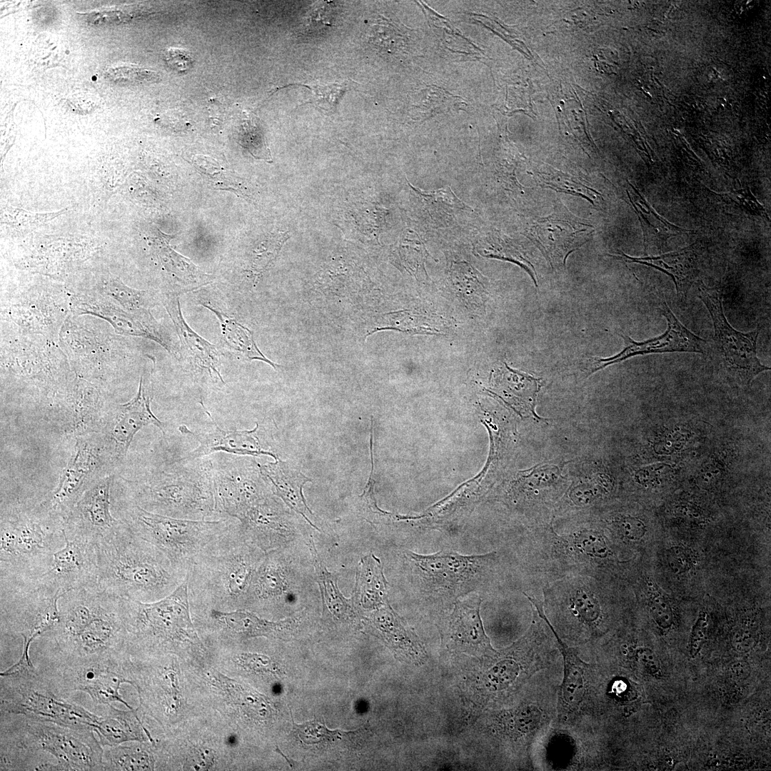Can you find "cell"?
<instances>
[{
    "instance_id": "cell-38",
    "label": "cell",
    "mask_w": 771,
    "mask_h": 771,
    "mask_svg": "<svg viewBox=\"0 0 771 771\" xmlns=\"http://www.w3.org/2000/svg\"><path fill=\"white\" fill-rule=\"evenodd\" d=\"M291 86H300L310 91L311 97L301 105L312 104L319 110L326 114H332L336 112L338 104L344 94L350 89L348 81L341 84L333 83L328 85H307L302 84H291L284 87Z\"/></svg>"
},
{
    "instance_id": "cell-30",
    "label": "cell",
    "mask_w": 771,
    "mask_h": 771,
    "mask_svg": "<svg viewBox=\"0 0 771 771\" xmlns=\"http://www.w3.org/2000/svg\"><path fill=\"white\" fill-rule=\"evenodd\" d=\"M288 466L280 460L274 463H269L261 468L263 475L269 479L275 489V493L280 497L291 509L301 514L311 525L317 528L307 518V513L312 514L306 504L302 493L303 485L307 481L302 475L296 480L294 475H290Z\"/></svg>"
},
{
    "instance_id": "cell-44",
    "label": "cell",
    "mask_w": 771,
    "mask_h": 771,
    "mask_svg": "<svg viewBox=\"0 0 771 771\" xmlns=\"http://www.w3.org/2000/svg\"><path fill=\"white\" fill-rule=\"evenodd\" d=\"M576 548L586 555L604 558L610 553V549L603 537L597 532L584 530L574 538Z\"/></svg>"
},
{
    "instance_id": "cell-55",
    "label": "cell",
    "mask_w": 771,
    "mask_h": 771,
    "mask_svg": "<svg viewBox=\"0 0 771 771\" xmlns=\"http://www.w3.org/2000/svg\"><path fill=\"white\" fill-rule=\"evenodd\" d=\"M636 657L643 667L652 675L660 673V665L655 654L647 647H640L636 651Z\"/></svg>"
},
{
    "instance_id": "cell-42",
    "label": "cell",
    "mask_w": 771,
    "mask_h": 771,
    "mask_svg": "<svg viewBox=\"0 0 771 771\" xmlns=\"http://www.w3.org/2000/svg\"><path fill=\"white\" fill-rule=\"evenodd\" d=\"M647 597L648 610L655 623L664 630L671 628L674 623V613L666 596L652 583Z\"/></svg>"
},
{
    "instance_id": "cell-25",
    "label": "cell",
    "mask_w": 771,
    "mask_h": 771,
    "mask_svg": "<svg viewBox=\"0 0 771 771\" xmlns=\"http://www.w3.org/2000/svg\"><path fill=\"white\" fill-rule=\"evenodd\" d=\"M481 600H457L450 616L449 634L460 649L470 653L494 652L485 635L480 615Z\"/></svg>"
},
{
    "instance_id": "cell-39",
    "label": "cell",
    "mask_w": 771,
    "mask_h": 771,
    "mask_svg": "<svg viewBox=\"0 0 771 771\" xmlns=\"http://www.w3.org/2000/svg\"><path fill=\"white\" fill-rule=\"evenodd\" d=\"M105 76L109 81L121 85L156 82L161 77L154 71L133 65L109 67L105 72Z\"/></svg>"
},
{
    "instance_id": "cell-2",
    "label": "cell",
    "mask_w": 771,
    "mask_h": 771,
    "mask_svg": "<svg viewBox=\"0 0 771 771\" xmlns=\"http://www.w3.org/2000/svg\"><path fill=\"white\" fill-rule=\"evenodd\" d=\"M2 770H40L41 756L55 770H104V750L91 728H76L24 715L1 713Z\"/></svg>"
},
{
    "instance_id": "cell-56",
    "label": "cell",
    "mask_w": 771,
    "mask_h": 771,
    "mask_svg": "<svg viewBox=\"0 0 771 771\" xmlns=\"http://www.w3.org/2000/svg\"><path fill=\"white\" fill-rule=\"evenodd\" d=\"M551 180L554 179L551 178ZM549 184L555 186L556 188H560V190L569 191L572 193H575L577 195L580 196V193H583V186H585L579 183H576L573 178H568L567 176H561L560 181H549Z\"/></svg>"
},
{
    "instance_id": "cell-51",
    "label": "cell",
    "mask_w": 771,
    "mask_h": 771,
    "mask_svg": "<svg viewBox=\"0 0 771 771\" xmlns=\"http://www.w3.org/2000/svg\"><path fill=\"white\" fill-rule=\"evenodd\" d=\"M707 629V614L705 611H701L698 615L690 633L689 652L691 657H695L701 650L706 640Z\"/></svg>"
},
{
    "instance_id": "cell-18",
    "label": "cell",
    "mask_w": 771,
    "mask_h": 771,
    "mask_svg": "<svg viewBox=\"0 0 771 771\" xmlns=\"http://www.w3.org/2000/svg\"><path fill=\"white\" fill-rule=\"evenodd\" d=\"M143 375L140 377L136 395L127 403L109 407L101 433L118 460L121 463L136 433L143 427L152 424L165 434L164 425L152 412L151 389Z\"/></svg>"
},
{
    "instance_id": "cell-45",
    "label": "cell",
    "mask_w": 771,
    "mask_h": 771,
    "mask_svg": "<svg viewBox=\"0 0 771 771\" xmlns=\"http://www.w3.org/2000/svg\"><path fill=\"white\" fill-rule=\"evenodd\" d=\"M293 725L299 737L306 744H316L331 740V738L340 737L349 733L338 730H330L316 721L306 722L301 725L296 724L293 721Z\"/></svg>"
},
{
    "instance_id": "cell-29",
    "label": "cell",
    "mask_w": 771,
    "mask_h": 771,
    "mask_svg": "<svg viewBox=\"0 0 771 771\" xmlns=\"http://www.w3.org/2000/svg\"><path fill=\"white\" fill-rule=\"evenodd\" d=\"M203 307L211 311L218 318L222 338L228 348L245 360H258L271 365L273 368L276 364L267 358L258 349L253 332L241 324L233 318L218 310L209 304L201 303Z\"/></svg>"
},
{
    "instance_id": "cell-8",
    "label": "cell",
    "mask_w": 771,
    "mask_h": 771,
    "mask_svg": "<svg viewBox=\"0 0 771 771\" xmlns=\"http://www.w3.org/2000/svg\"><path fill=\"white\" fill-rule=\"evenodd\" d=\"M119 518L137 536L153 544L176 564L188 570L196 555L238 519H181L149 512L123 500L114 507Z\"/></svg>"
},
{
    "instance_id": "cell-41",
    "label": "cell",
    "mask_w": 771,
    "mask_h": 771,
    "mask_svg": "<svg viewBox=\"0 0 771 771\" xmlns=\"http://www.w3.org/2000/svg\"><path fill=\"white\" fill-rule=\"evenodd\" d=\"M413 189L423 198V201L430 208L433 209L435 208V209H438L436 212L439 211L440 208L447 213L462 211L468 208L448 186L432 191H420L415 188Z\"/></svg>"
},
{
    "instance_id": "cell-23",
    "label": "cell",
    "mask_w": 771,
    "mask_h": 771,
    "mask_svg": "<svg viewBox=\"0 0 771 771\" xmlns=\"http://www.w3.org/2000/svg\"><path fill=\"white\" fill-rule=\"evenodd\" d=\"M163 305L176 328L180 341L193 366L211 379L225 385L221 373V358L216 346L199 336L186 322L178 295H167Z\"/></svg>"
},
{
    "instance_id": "cell-54",
    "label": "cell",
    "mask_w": 771,
    "mask_h": 771,
    "mask_svg": "<svg viewBox=\"0 0 771 771\" xmlns=\"http://www.w3.org/2000/svg\"><path fill=\"white\" fill-rule=\"evenodd\" d=\"M540 721V712L535 707H525L517 713L515 722L518 730L528 732L535 729Z\"/></svg>"
},
{
    "instance_id": "cell-49",
    "label": "cell",
    "mask_w": 771,
    "mask_h": 771,
    "mask_svg": "<svg viewBox=\"0 0 771 771\" xmlns=\"http://www.w3.org/2000/svg\"><path fill=\"white\" fill-rule=\"evenodd\" d=\"M613 525L621 537L631 541L640 540L647 531L644 522L631 515L617 517L613 520Z\"/></svg>"
},
{
    "instance_id": "cell-33",
    "label": "cell",
    "mask_w": 771,
    "mask_h": 771,
    "mask_svg": "<svg viewBox=\"0 0 771 771\" xmlns=\"http://www.w3.org/2000/svg\"><path fill=\"white\" fill-rule=\"evenodd\" d=\"M314 568L323 608L338 619H347L353 615L352 601L346 598L340 592L337 578L329 573L318 556L314 543L311 541Z\"/></svg>"
},
{
    "instance_id": "cell-16",
    "label": "cell",
    "mask_w": 771,
    "mask_h": 771,
    "mask_svg": "<svg viewBox=\"0 0 771 771\" xmlns=\"http://www.w3.org/2000/svg\"><path fill=\"white\" fill-rule=\"evenodd\" d=\"M65 544L56 551L49 570L29 586H39L59 595L97 583V551L93 541L64 534Z\"/></svg>"
},
{
    "instance_id": "cell-7",
    "label": "cell",
    "mask_w": 771,
    "mask_h": 771,
    "mask_svg": "<svg viewBox=\"0 0 771 771\" xmlns=\"http://www.w3.org/2000/svg\"><path fill=\"white\" fill-rule=\"evenodd\" d=\"M0 676L1 713L76 728L97 727L101 716L58 693L34 665L16 662Z\"/></svg>"
},
{
    "instance_id": "cell-14",
    "label": "cell",
    "mask_w": 771,
    "mask_h": 771,
    "mask_svg": "<svg viewBox=\"0 0 771 771\" xmlns=\"http://www.w3.org/2000/svg\"><path fill=\"white\" fill-rule=\"evenodd\" d=\"M119 597L106 594L95 615L74 636L52 645L54 661L125 655Z\"/></svg>"
},
{
    "instance_id": "cell-28",
    "label": "cell",
    "mask_w": 771,
    "mask_h": 771,
    "mask_svg": "<svg viewBox=\"0 0 771 771\" xmlns=\"http://www.w3.org/2000/svg\"><path fill=\"white\" fill-rule=\"evenodd\" d=\"M353 598L367 609L388 603V583L381 560L373 553L363 557L359 563Z\"/></svg>"
},
{
    "instance_id": "cell-10",
    "label": "cell",
    "mask_w": 771,
    "mask_h": 771,
    "mask_svg": "<svg viewBox=\"0 0 771 771\" xmlns=\"http://www.w3.org/2000/svg\"><path fill=\"white\" fill-rule=\"evenodd\" d=\"M125 658L122 655L65 662L53 660L45 671L39 672L64 697L81 691L87 693L96 705L119 702L132 709L119 693L121 683L134 685L126 672Z\"/></svg>"
},
{
    "instance_id": "cell-48",
    "label": "cell",
    "mask_w": 771,
    "mask_h": 771,
    "mask_svg": "<svg viewBox=\"0 0 771 771\" xmlns=\"http://www.w3.org/2000/svg\"><path fill=\"white\" fill-rule=\"evenodd\" d=\"M673 474V468L668 464H652L636 470L635 478L644 487L654 488L659 486L665 479Z\"/></svg>"
},
{
    "instance_id": "cell-3",
    "label": "cell",
    "mask_w": 771,
    "mask_h": 771,
    "mask_svg": "<svg viewBox=\"0 0 771 771\" xmlns=\"http://www.w3.org/2000/svg\"><path fill=\"white\" fill-rule=\"evenodd\" d=\"M243 535L240 521L210 541L187 574L191 609L233 611L246 605L254 575L264 558Z\"/></svg>"
},
{
    "instance_id": "cell-36",
    "label": "cell",
    "mask_w": 771,
    "mask_h": 771,
    "mask_svg": "<svg viewBox=\"0 0 771 771\" xmlns=\"http://www.w3.org/2000/svg\"><path fill=\"white\" fill-rule=\"evenodd\" d=\"M193 163L201 175L215 188L232 190L247 199L252 198L250 190L239 178L220 167L218 163L211 158L198 156L194 158Z\"/></svg>"
},
{
    "instance_id": "cell-6",
    "label": "cell",
    "mask_w": 771,
    "mask_h": 771,
    "mask_svg": "<svg viewBox=\"0 0 771 771\" xmlns=\"http://www.w3.org/2000/svg\"><path fill=\"white\" fill-rule=\"evenodd\" d=\"M126 651L156 650L169 645L201 646L191 618L188 582L155 602L119 598Z\"/></svg>"
},
{
    "instance_id": "cell-9",
    "label": "cell",
    "mask_w": 771,
    "mask_h": 771,
    "mask_svg": "<svg viewBox=\"0 0 771 771\" xmlns=\"http://www.w3.org/2000/svg\"><path fill=\"white\" fill-rule=\"evenodd\" d=\"M74 450L55 489L36 504L42 512L65 522L84 493L121 463L101 433L75 438Z\"/></svg>"
},
{
    "instance_id": "cell-12",
    "label": "cell",
    "mask_w": 771,
    "mask_h": 771,
    "mask_svg": "<svg viewBox=\"0 0 771 771\" xmlns=\"http://www.w3.org/2000/svg\"><path fill=\"white\" fill-rule=\"evenodd\" d=\"M698 292L713 323L712 354L729 380L745 386L760 373L770 370L757 358L759 328L747 333L735 330L725 316L721 293L703 284L698 286Z\"/></svg>"
},
{
    "instance_id": "cell-11",
    "label": "cell",
    "mask_w": 771,
    "mask_h": 771,
    "mask_svg": "<svg viewBox=\"0 0 771 771\" xmlns=\"http://www.w3.org/2000/svg\"><path fill=\"white\" fill-rule=\"evenodd\" d=\"M405 554L423 594L456 600L482 582L494 556L462 555L449 550L426 555L410 551Z\"/></svg>"
},
{
    "instance_id": "cell-52",
    "label": "cell",
    "mask_w": 771,
    "mask_h": 771,
    "mask_svg": "<svg viewBox=\"0 0 771 771\" xmlns=\"http://www.w3.org/2000/svg\"><path fill=\"white\" fill-rule=\"evenodd\" d=\"M164 59L172 69L178 73H185L192 66V57L189 52L183 49L169 48L165 51Z\"/></svg>"
},
{
    "instance_id": "cell-53",
    "label": "cell",
    "mask_w": 771,
    "mask_h": 771,
    "mask_svg": "<svg viewBox=\"0 0 771 771\" xmlns=\"http://www.w3.org/2000/svg\"><path fill=\"white\" fill-rule=\"evenodd\" d=\"M755 642V638L752 630L745 625L737 628L732 633V645L738 652H748L752 648Z\"/></svg>"
},
{
    "instance_id": "cell-43",
    "label": "cell",
    "mask_w": 771,
    "mask_h": 771,
    "mask_svg": "<svg viewBox=\"0 0 771 771\" xmlns=\"http://www.w3.org/2000/svg\"><path fill=\"white\" fill-rule=\"evenodd\" d=\"M336 4L333 1H322L309 16L306 26V33L319 35L330 29L334 23Z\"/></svg>"
},
{
    "instance_id": "cell-37",
    "label": "cell",
    "mask_w": 771,
    "mask_h": 771,
    "mask_svg": "<svg viewBox=\"0 0 771 771\" xmlns=\"http://www.w3.org/2000/svg\"><path fill=\"white\" fill-rule=\"evenodd\" d=\"M287 232L277 231L268 234L253 249L251 256L250 272L259 276L273 263L282 246L288 240Z\"/></svg>"
},
{
    "instance_id": "cell-50",
    "label": "cell",
    "mask_w": 771,
    "mask_h": 771,
    "mask_svg": "<svg viewBox=\"0 0 771 771\" xmlns=\"http://www.w3.org/2000/svg\"><path fill=\"white\" fill-rule=\"evenodd\" d=\"M680 431H671L659 436L653 443V449L658 455H671L686 445L687 435Z\"/></svg>"
},
{
    "instance_id": "cell-40",
    "label": "cell",
    "mask_w": 771,
    "mask_h": 771,
    "mask_svg": "<svg viewBox=\"0 0 771 771\" xmlns=\"http://www.w3.org/2000/svg\"><path fill=\"white\" fill-rule=\"evenodd\" d=\"M572 612L581 621L587 624L595 623L600 616V608L596 598L590 591L581 588L570 597Z\"/></svg>"
},
{
    "instance_id": "cell-21",
    "label": "cell",
    "mask_w": 771,
    "mask_h": 771,
    "mask_svg": "<svg viewBox=\"0 0 771 771\" xmlns=\"http://www.w3.org/2000/svg\"><path fill=\"white\" fill-rule=\"evenodd\" d=\"M74 306L77 313H89L106 319L120 334L148 338L171 353L170 344L160 333L157 323L151 313L138 314L130 312L112 301L111 302L106 297V298H78L74 302Z\"/></svg>"
},
{
    "instance_id": "cell-32",
    "label": "cell",
    "mask_w": 771,
    "mask_h": 771,
    "mask_svg": "<svg viewBox=\"0 0 771 771\" xmlns=\"http://www.w3.org/2000/svg\"><path fill=\"white\" fill-rule=\"evenodd\" d=\"M104 770H153L156 757L153 748L141 745L123 744L109 747L104 751Z\"/></svg>"
},
{
    "instance_id": "cell-26",
    "label": "cell",
    "mask_w": 771,
    "mask_h": 771,
    "mask_svg": "<svg viewBox=\"0 0 771 771\" xmlns=\"http://www.w3.org/2000/svg\"><path fill=\"white\" fill-rule=\"evenodd\" d=\"M209 615L224 632L240 638L258 636L285 638L293 626L291 619L270 622L243 609L233 611L211 610Z\"/></svg>"
},
{
    "instance_id": "cell-15",
    "label": "cell",
    "mask_w": 771,
    "mask_h": 771,
    "mask_svg": "<svg viewBox=\"0 0 771 771\" xmlns=\"http://www.w3.org/2000/svg\"><path fill=\"white\" fill-rule=\"evenodd\" d=\"M211 478L216 508L222 517L240 520L266 497L256 471L240 458L231 455L211 460Z\"/></svg>"
},
{
    "instance_id": "cell-13",
    "label": "cell",
    "mask_w": 771,
    "mask_h": 771,
    "mask_svg": "<svg viewBox=\"0 0 771 771\" xmlns=\"http://www.w3.org/2000/svg\"><path fill=\"white\" fill-rule=\"evenodd\" d=\"M61 595L39 586L1 587V635L17 633L23 638L19 661L32 664V641L50 631L59 621Z\"/></svg>"
},
{
    "instance_id": "cell-27",
    "label": "cell",
    "mask_w": 771,
    "mask_h": 771,
    "mask_svg": "<svg viewBox=\"0 0 771 771\" xmlns=\"http://www.w3.org/2000/svg\"><path fill=\"white\" fill-rule=\"evenodd\" d=\"M105 710L94 729L102 746H116L130 741L154 742L138 716V709L122 711L105 705Z\"/></svg>"
},
{
    "instance_id": "cell-57",
    "label": "cell",
    "mask_w": 771,
    "mask_h": 771,
    "mask_svg": "<svg viewBox=\"0 0 771 771\" xmlns=\"http://www.w3.org/2000/svg\"><path fill=\"white\" fill-rule=\"evenodd\" d=\"M730 673L737 680H745L750 673V667L746 662L737 661L731 665Z\"/></svg>"
},
{
    "instance_id": "cell-35",
    "label": "cell",
    "mask_w": 771,
    "mask_h": 771,
    "mask_svg": "<svg viewBox=\"0 0 771 771\" xmlns=\"http://www.w3.org/2000/svg\"><path fill=\"white\" fill-rule=\"evenodd\" d=\"M103 292L120 307L134 313L148 314L154 306L153 295L126 286L119 280H111L102 285Z\"/></svg>"
},
{
    "instance_id": "cell-19",
    "label": "cell",
    "mask_w": 771,
    "mask_h": 771,
    "mask_svg": "<svg viewBox=\"0 0 771 771\" xmlns=\"http://www.w3.org/2000/svg\"><path fill=\"white\" fill-rule=\"evenodd\" d=\"M114 474L106 475L94 483L82 495L66 517V535L97 541L112 533L121 523L111 513V485Z\"/></svg>"
},
{
    "instance_id": "cell-17",
    "label": "cell",
    "mask_w": 771,
    "mask_h": 771,
    "mask_svg": "<svg viewBox=\"0 0 771 771\" xmlns=\"http://www.w3.org/2000/svg\"><path fill=\"white\" fill-rule=\"evenodd\" d=\"M660 311L667 323V329L662 335L639 342L633 340L627 335L620 334L624 341L623 349L618 354L608 358L590 357L587 367L588 376L608 366L638 356L675 352L702 354L707 353L706 341L683 326L665 301L662 304Z\"/></svg>"
},
{
    "instance_id": "cell-20",
    "label": "cell",
    "mask_w": 771,
    "mask_h": 771,
    "mask_svg": "<svg viewBox=\"0 0 771 771\" xmlns=\"http://www.w3.org/2000/svg\"><path fill=\"white\" fill-rule=\"evenodd\" d=\"M109 408L93 385L79 380L62 404L58 421L61 430L74 438L99 433Z\"/></svg>"
},
{
    "instance_id": "cell-5",
    "label": "cell",
    "mask_w": 771,
    "mask_h": 771,
    "mask_svg": "<svg viewBox=\"0 0 771 771\" xmlns=\"http://www.w3.org/2000/svg\"><path fill=\"white\" fill-rule=\"evenodd\" d=\"M64 525L36 505L1 510V585L27 586L47 572L65 544Z\"/></svg>"
},
{
    "instance_id": "cell-47",
    "label": "cell",
    "mask_w": 771,
    "mask_h": 771,
    "mask_svg": "<svg viewBox=\"0 0 771 771\" xmlns=\"http://www.w3.org/2000/svg\"><path fill=\"white\" fill-rule=\"evenodd\" d=\"M244 144L256 158H263L266 161L271 159L270 151L266 146L261 130L256 119H249L244 125Z\"/></svg>"
},
{
    "instance_id": "cell-22",
    "label": "cell",
    "mask_w": 771,
    "mask_h": 771,
    "mask_svg": "<svg viewBox=\"0 0 771 771\" xmlns=\"http://www.w3.org/2000/svg\"><path fill=\"white\" fill-rule=\"evenodd\" d=\"M199 403L211 420L214 430L211 432L197 433L191 430L185 425H180L178 430L182 434L193 436L199 443V445L183 457L178 458V460H193L217 452L241 455L267 454L273 456L276 459L272 453L261 449L258 438L254 435L258 425L252 430H224L217 425L211 414L205 407L202 399L199 401Z\"/></svg>"
},
{
    "instance_id": "cell-34",
    "label": "cell",
    "mask_w": 771,
    "mask_h": 771,
    "mask_svg": "<svg viewBox=\"0 0 771 771\" xmlns=\"http://www.w3.org/2000/svg\"><path fill=\"white\" fill-rule=\"evenodd\" d=\"M161 235V238H162ZM156 245L157 253L159 259L177 282L185 286H191L198 287V285L204 283L205 274L201 273L197 267L187 258L178 254L173 251L168 241L165 240L164 235Z\"/></svg>"
},
{
    "instance_id": "cell-4",
    "label": "cell",
    "mask_w": 771,
    "mask_h": 771,
    "mask_svg": "<svg viewBox=\"0 0 771 771\" xmlns=\"http://www.w3.org/2000/svg\"><path fill=\"white\" fill-rule=\"evenodd\" d=\"M168 470H159L140 481H128L119 500L156 514L188 520H217L211 460H176Z\"/></svg>"
},
{
    "instance_id": "cell-1",
    "label": "cell",
    "mask_w": 771,
    "mask_h": 771,
    "mask_svg": "<svg viewBox=\"0 0 771 771\" xmlns=\"http://www.w3.org/2000/svg\"><path fill=\"white\" fill-rule=\"evenodd\" d=\"M97 585L112 596L151 603L171 594L188 570L135 535L123 522L99 540Z\"/></svg>"
},
{
    "instance_id": "cell-31",
    "label": "cell",
    "mask_w": 771,
    "mask_h": 771,
    "mask_svg": "<svg viewBox=\"0 0 771 771\" xmlns=\"http://www.w3.org/2000/svg\"><path fill=\"white\" fill-rule=\"evenodd\" d=\"M559 649L563 657L564 675L560 687L561 705L573 711L583 701L585 692V663L560 639L554 629Z\"/></svg>"
},
{
    "instance_id": "cell-24",
    "label": "cell",
    "mask_w": 771,
    "mask_h": 771,
    "mask_svg": "<svg viewBox=\"0 0 771 771\" xmlns=\"http://www.w3.org/2000/svg\"><path fill=\"white\" fill-rule=\"evenodd\" d=\"M585 226L553 214L537 222L533 236L552 264L565 265L568 254L586 241L584 235L589 233V226Z\"/></svg>"
},
{
    "instance_id": "cell-46",
    "label": "cell",
    "mask_w": 771,
    "mask_h": 771,
    "mask_svg": "<svg viewBox=\"0 0 771 771\" xmlns=\"http://www.w3.org/2000/svg\"><path fill=\"white\" fill-rule=\"evenodd\" d=\"M665 559L669 569L676 575L690 571L696 563V558L691 549L675 545L666 550Z\"/></svg>"
}]
</instances>
